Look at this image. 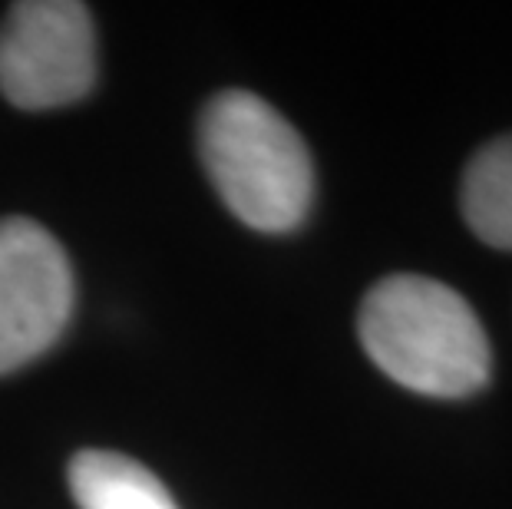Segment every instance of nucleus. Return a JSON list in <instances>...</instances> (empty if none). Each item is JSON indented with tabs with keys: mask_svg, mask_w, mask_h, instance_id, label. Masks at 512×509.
Instances as JSON below:
<instances>
[{
	"mask_svg": "<svg viewBox=\"0 0 512 509\" xmlns=\"http://www.w3.org/2000/svg\"><path fill=\"white\" fill-rule=\"evenodd\" d=\"M357 338L390 381L413 394L460 400L493 377V348L460 291L427 275H387L364 295Z\"/></svg>",
	"mask_w": 512,
	"mask_h": 509,
	"instance_id": "nucleus-1",
	"label": "nucleus"
},
{
	"mask_svg": "<svg viewBox=\"0 0 512 509\" xmlns=\"http://www.w3.org/2000/svg\"><path fill=\"white\" fill-rule=\"evenodd\" d=\"M202 162L215 192L248 229L281 235L308 219L314 162L301 133L248 90H225L199 123Z\"/></svg>",
	"mask_w": 512,
	"mask_h": 509,
	"instance_id": "nucleus-2",
	"label": "nucleus"
},
{
	"mask_svg": "<svg viewBox=\"0 0 512 509\" xmlns=\"http://www.w3.org/2000/svg\"><path fill=\"white\" fill-rule=\"evenodd\" d=\"M96 83V34L80 0H24L0 24V93L20 110L83 100Z\"/></svg>",
	"mask_w": 512,
	"mask_h": 509,
	"instance_id": "nucleus-3",
	"label": "nucleus"
},
{
	"mask_svg": "<svg viewBox=\"0 0 512 509\" xmlns=\"http://www.w3.org/2000/svg\"><path fill=\"white\" fill-rule=\"evenodd\" d=\"M73 314V268L63 245L34 219H0V374L30 364Z\"/></svg>",
	"mask_w": 512,
	"mask_h": 509,
	"instance_id": "nucleus-4",
	"label": "nucleus"
},
{
	"mask_svg": "<svg viewBox=\"0 0 512 509\" xmlns=\"http://www.w3.org/2000/svg\"><path fill=\"white\" fill-rule=\"evenodd\" d=\"M70 490L80 509H179L156 473L113 450L76 453Z\"/></svg>",
	"mask_w": 512,
	"mask_h": 509,
	"instance_id": "nucleus-5",
	"label": "nucleus"
},
{
	"mask_svg": "<svg viewBox=\"0 0 512 509\" xmlns=\"http://www.w3.org/2000/svg\"><path fill=\"white\" fill-rule=\"evenodd\" d=\"M460 209L479 242L512 252V133L489 139L466 162Z\"/></svg>",
	"mask_w": 512,
	"mask_h": 509,
	"instance_id": "nucleus-6",
	"label": "nucleus"
}]
</instances>
